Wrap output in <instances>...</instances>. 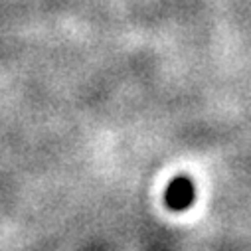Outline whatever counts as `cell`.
<instances>
[{
  "label": "cell",
  "mask_w": 251,
  "mask_h": 251,
  "mask_svg": "<svg viewBox=\"0 0 251 251\" xmlns=\"http://www.w3.org/2000/svg\"><path fill=\"white\" fill-rule=\"evenodd\" d=\"M194 196H196L194 182L188 176H178L168 184L166 194H164V202L170 210L182 212L194 204Z\"/></svg>",
  "instance_id": "6da1fadb"
}]
</instances>
